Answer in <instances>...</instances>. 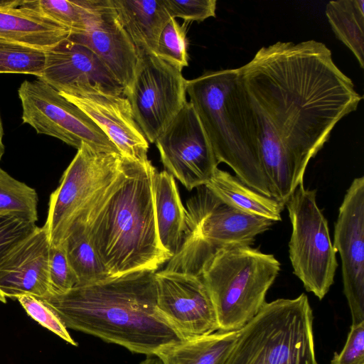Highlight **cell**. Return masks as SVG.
<instances>
[{
    "label": "cell",
    "mask_w": 364,
    "mask_h": 364,
    "mask_svg": "<svg viewBox=\"0 0 364 364\" xmlns=\"http://www.w3.org/2000/svg\"><path fill=\"white\" fill-rule=\"evenodd\" d=\"M256 127L272 197L283 203L303 183L309 161L363 99L323 43L278 41L237 68Z\"/></svg>",
    "instance_id": "obj_1"
},
{
    "label": "cell",
    "mask_w": 364,
    "mask_h": 364,
    "mask_svg": "<svg viewBox=\"0 0 364 364\" xmlns=\"http://www.w3.org/2000/svg\"><path fill=\"white\" fill-rule=\"evenodd\" d=\"M41 299L67 328L133 353L156 355L185 341L157 309L155 271L132 272Z\"/></svg>",
    "instance_id": "obj_2"
},
{
    "label": "cell",
    "mask_w": 364,
    "mask_h": 364,
    "mask_svg": "<svg viewBox=\"0 0 364 364\" xmlns=\"http://www.w3.org/2000/svg\"><path fill=\"white\" fill-rule=\"evenodd\" d=\"M155 170L149 160L122 156L119 175L77 225L84 226L110 277L156 272L171 258L157 232L152 188Z\"/></svg>",
    "instance_id": "obj_3"
},
{
    "label": "cell",
    "mask_w": 364,
    "mask_h": 364,
    "mask_svg": "<svg viewBox=\"0 0 364 364\" xmlns=\"http://www.w3.org/2000/svg\"><path fill=\"white\" fill-rule=\"evenodd\" d=\"M186 94L218 164H226L247 186L272 197L261 166L252 111L238 69L207 71L186 80Z\"/></svg>",
    "instance_id": "obj_4"
},
{
    "label": "cell",
    "mask_w": 364,
    "mask_h": 364,
    "mask_svg": "<svg viewBox=\"0 0 364 364\" xmlns=\"http://www.w3.org/2000/svg\"><path fill=\"white\" fill-rule=\"evenodd\" d=\"M280 262L251 245L216 250L203 263L200 276L213 301L218 331H236L263 307Z\"/></svg>",
    "instance_id": "obj_5"
},
{
    "label": "cell",
    "mask_w": 364,
    "mask_h": 364,
    "mask_svg": "<svg viewBox=\"0 0 364 364\" xmlns=\"http://www.w3.org/2000/svg\"><path fill=\"white\" fill-rule=\"evenodd\" d=\"M313 320L305 294L266 302L239 330L224 364H318Z\"/></svg>",
    "instance_id": "obj_6"
},
{
    "label": "cell",
    "mask_w": 364,
    "mask_h": 364,
    "mask_svg": "<svg viewBox=\"0 0 364 364\" xmlns=\"http://www.w3.org/2000/svg\"><path fill=\"white\" fill-rule=\"evenodd\" d=\"M122 156L83 143L50 194L45 225L51 246L62 245L119 175Z\"/></svg>",
    "instance_id": "obj_7"
},
{
    "label": "cell",
    "mask_w": 364,
    "mask_h": 364,
    "mask_svg": "<svg viewBox=\"0 0 364 364\" xmlns=\"http://www.w3.org/2000/svg\"><path fill=\"white\" fill-rule=\"evenodd\" d=\"M285 205L292 227L289 253L293 272L307 291L321 300L333 284L338 262L316 191L301 183Z\"/></svg>",
    "instance_id": "obj_8"
},
{
    "label": "cell",
    "mask_w": 364,
    "mask_h": 364,
    "mask_svg": "<svg viewBox=\"0 0 364 364\" xmlns=\"http://www.w3.org/2000/svg\"><path fill=\"white\" fill-rule=\"evenodd\" d=\"M18 93L23 122L38 134L57 138L77 149L85 143L101 152L120 154L91 118L43 80H25Z\"/></svg>",
    "instance_id": "obj_9"
},
{
    "label": "cell",
    "mask_w": 364,
    "mask_h": 364,
    "mask_svg": "<svg viewBox=\"0 0 364 364\" xmlns=\"http://www.w3.org/2000/svg\"><path fill=\"white\" fill-rule=\"evenodd\" d=\"M186 80L181 70L154 53L138 50L132 82L124 96L149 143H155L186 103Z\"/></svg>",
    "instance_id": "obj_10"
},
{
    "label": "cell",
    "mask_w": 364,
    "mask_h": 364,
    "mask_svg": "<svg viewBox=\"0 0 364 364\" xmlns=\"http://www.w3.org/2000/svg\"><path fill=\"white\" fill-rule=\"evenodd\" d=\"M155 143L164 166L188 191L206 185L218 168L210 143L190 102Z\"/></svg>",
    "instance_id": "obj_11"
},
{
    "label": "cell",
    "mask_w": 364,
    "mask_h": 364,
    "mask_svg": "<svg viewBox=\"0 0 364 364\" xmlns=\"http://www.w3.org/2000/svg\"><path fill=\"white\" fill-rule=\"evenodd\" d=\"M197 188L187 201L183 241L200 240L215 250L230 245H251L257 235L274 223L225 203L205 186Z\"/></svg>",
    "instance_id": "obj_12"
},
{
    "label": "cell",
    "mask_w": 364,
    "mask_h": 364,
    "mask_svg": "<svg viewBox=\"0 0 364 364\" xmlns=\"http://www.w3.org/2000/svg\"><path fill=\"white\" fill-rule=\"evenodd\" d=\"M156 305L184 340L219 330L216 312L200 276L163 269L156 272Z\"/></svg>",
    "instance_id": "obj_13"
},
{
    "label": "cell",
    "mask_w": 364,
    "mask_h": 364,
    "mask_svg": "<svg viewBox=\"0 0 364 364\" xmlns=\"http://www.w3.org/2000/svg\"><path fill=\"white\" fill-rule=\"evenodd\" d=\"M333 246L342 262L352 324L364 321V177L354 178L339 207Z\"/></svg>",
    "instance_id": "obj_14"
},
{
    "label": "cell",
    "mask_w": 364,
    "mask_h": 364,
    "mask_svg": "<svg viewBox=\"0 0 364 364\" xmlns=\"http://www.w3.org/2000/svg\"><path fill=\"white\" fill-rule=\"evenodd\" d=\"M60 95L91 118L122 156L140 162L149 160V142L134 118L127 97L95 87Z\"/></svg>",
    "instance_id": "obj_15"
},
{
    "label": "cell",
    "mask_w": 364,
    "mask_h": 364,
    "mask_svg": "<svg viewBox=\"0 0 364 364\" xmlns=\"http://www.w3.org/2000/svg\"><path fill=\"white\" fill-rule=\"evenodd\" d=\"M39 78L60 94L95 87L123 95L124 89L99 58L89 48L69 38L46 50V63Z\"/></svg>",
    "instance_id": "obj_16"
},
{
    "label": "cell",
    "mask_w": 364,
    "mask_h": 364,
    "mask_svg": "<svg viewBox=\"0 0 364 364\" xmlns=\"http://www.w3.org/2000/svg\"><path fill=\"white\" fill-rule=\"evenodd\" d=\"M69 39L92 50L123 87H130L138 50L120 23L111 0L102 3L86 29L71 33Z\"/></svg>",
    "instance_id": "obj_17"
},
{
    "label": "cell",
    "mask_w": 364,
    "mask_h": 364,
    "mask_svg": "<svg viewBox=\"0 0 364 364\" xmlns=\"http://www.w3.org/2000/svg\"><path fill=\"white\" fill-rule=\"evenodd\" d=\"M50 244L44 226L36 228L0 262V293L17 299L23 295L43 299L51 294Z\"/></svg>",
    "instance_id": "obj_18"
},
{
    "label": "cell",
    "mask_w": 364,
    "mask_h": 364,
    "mask_svg": "<svg viewBox=\"0 0 364 364\" xmlns=\"http://www.w3.org/2000/svg\"><path fill=\"white\" fill-rule=\"evenodd\" d=\"M21 3L0 1V38L45 50L69 38V29L22 7Z\"/></svg>",
    "instance_id": "obj_19"
},
{
    "label": "cell",
    "mask_w": 364,
    "mask_h": 364,
    "mask_svg": "<svg viewBox=\"0 0 364 364\" xmlns=\"http://www.w3.org/2000/svg\"><path fill=\"white\" fill-rule=\"evenodd\" d=\"M157 232L162 247L172 257L178 252L186 229V208L173 176L167 171L152 176Z\"/></svg>",
    "instance_id": "obj_20"
},
{
    "label": "cell",
    "mask_w": 364,
    "mask_h": 364,
    "mask_svg": "<svg viewBox=\"0 0 364 364\" xmlns=\"http://www.w3.org/2000/svg\"><path fill=\"white\" fill-rule=\"evenodd\" d=\"M117 18L137 50L154 53L171 17L164 0H111Z\"/></svg>",
    "instance_id": "obj_21"
},
{
    "label": "cell",
    "mask_w": 364,
    "mask_h": 364,
    "mask_svg": "<svg viewBox=\"0 0 364 364\" xmlns=\"http://www.w3.org/2000/svg\"><path fill=\"white\" fill-rule=\"evenodd\" d=\"M205 186L223 202L241 211L273 222L282 219L283 203L255 191L228 171L218 168Z\"/></svg>",
    "instance_id": "obj_22"
},
{
    "label": "cell",
    "mask_w": 364,
    "mask_h": 364,
    "mask_svg": "<svg viewBox=\"0 0 364 364\" xmlns=\"http://www.w3.org/2000/svg\"><path fill=\"white\" fill-rule=\"evenodd\" d=\"M238 331H217L185 340L156 355L164 364H224L236 342Z\"/></svg>",
    "instance_id": "obj_23"
},
{
    "label": "cell",
    "mask_w": 364,
    "mask_h": 364,
    "mask_svg": "<svg viewBox=\"0 0 364 364\" xmlns=\"http://www.w3.org/2000/svg\"><path fill=\"white\" fill-rule=\"evenodd\" d=\"M325 13L335 36L364 68V1H331Z\"/></svg>",
    "instance_id": "obj_24"
},
{
    "label": "cell",
    "mask_w": 364,
    "mask_h": 364,
    "mask_svg": "<svg viewBox=\"0 0 364 364\" xmlns=\"http://www.w3.org/2000/svg\"><path fill=\"white\" fill-rule=\"evenodd\" d=\"M102 0L21 1V6L50 19L71 31H84L95 16Z\"/></svg>",
    "instance_id": "obj_25"
},
{
    "label": "cell",
    "mask_w": 364,
    "mask_h": 364,
    "mask_svg": "<svg viewBox=\"0 0 364 364\" xmlns=\"http://www.w3.org/2000/svg\"><path fill=\"white\" fill-rule=\"evenodd\" d=\"M63 245L77 278V286L97 283L110 277L82 225H77Z\"/></svg>",
    "instance_id": "obj_26"
},
{
    "label": "cell",
    "mask_w": 364,
    "mask_h": 364,
    "mask_svg": "<svg viewBox=\"0 0 364 364\" xmlns=\"http://www.w3.org/2000/svg\"><path fill=\"white\" fill-rule=\"evenodd\" d=\"M37 205L36 190L0 167V215H12L36 223Z\"/></svg>",
    "instance_id": "obj_27"
},
{
    "label": "cell",
    "mask_w": 364,
    "mask_h": 364,
    "mask_svg": "<svg viewBox=\"0 0 364 364\" xmlns=\"http://www.w3.org/2000/svg\"><path fill=\"white\" fill-rule=\"evenodd\" d=\"M46 63V50L0 38V73H18L39 77Z\"/></svg>",
    "instance_id": "obj_28"
},
{
    "label": "cell",
    "mask_w": 364,
    "mask_h": 364,
    "mask_svg": "<svg viewBox=\"0 0 364 364\" xmlns=\"http://www.w3.org/2000/svg\"><path fill=\"white\" fill-rule=\"evenodd\" d=\"M186 28L171 18L161 31L154 54L169 65L182 71L188 65Z\"/></svg>",
    "instance_id": "obj_29"
},
{
    "label": "cell",
    "mask_w": 364,
    "mask_h": 364,
    "mask_svg": "<svg viewBox=\"0 0 364 364\" xmlns=\"http://www.w3.org/2000/svg\"><path fill=\"white\" fill-rule=\"evenodd\" d=\"M17 300L33 319L65 342L75 346H77L60 316L44 301L32 295L21 296Z\"/></svg>",
    "instance_id": "obj_30"
},
{
    "label": "cell",
    "mask_w": 364,
    "mask_h": 364,
    "mask_svg": "<svg viewBox=\"0 0 364 364\" xmlns=\"http://www.w3.org/2000/svg\"><path fill=\"white\" fill-rule=\"evenodd\" d=\"M49 281L51 294H63L77 284L64 245L51 246L49 251Z\"/></svg>",
    "instance_id": "obj_31"
},
{
    "label": "cell",
    "mask_w": 364,
    "mask_h": 364,
    "mask_svg": "<svg viewBox=\"0 0 364 364\" xmlns=\"http://www.w3.org/2000/svg\"><path fill=\"white\" fill-rule=\"evenodd\" d=\"M36 223L12 215H0V262L36 228ZM0 301L6 303L0 293Z\"/></svg>",
    "instance_id": "obj_32"
},
{
    "label": "cell",
    "mask_w": 364,
    "mask_h": 364,
    "mask_svg": "<svg viewBox=\"0 0 364 364\" xmlns=\"http://www.w3.org/2000/svg\"><path fill=\"white\" fill-rule=\"evenodd\" d=\"M164 3L171 18L201 22L215 16L216 0H164Z\"/></svg>",
    "instance_id": "obj_33"
},
{
    "label": "cell",
    "mask_w": 364,
    "mask_h": 364,
    "mask_svg": "<svg viewBox=\"0 0 364 364\" xmlns=\"http://www.w3.org/2000/svg\"><path fill=\"white\" fill-rule=\"evenodd\" d=\"M330 364H364V321L352 324L345 346Z\"/></svg>",
    "instance_id": "obj_34"
},
{
    "label": "cell",
    "mask_w": 364,
    "mask_h": 364,
    "mask_svg": "<svg viewBox=\"0 0 364 364\" xmlns=\"http://www.w3.org/2000/svg\"><path fill=\"white\" fill-rule=\"evenodd\" d=\"M140 364H164V363L157 355H147L146 359Z\"/></svg>",
    "instance_id": "obj_35"
},
{
    "label": "cell",
    "mask_w": 364,
    "mask_h": 364,
    "mask_svg": "<svg viewBox=\"0 0 364 364\" xmlns=\"http://www.w3.org/2000/svg\"><path fill=\"white\" fill-rule=\"evenodd\" d=\"M4 130L0 115V161L4 154L5 147L3 143Z\"/></svg>",
    "instance_id": "obj_36"
}]
</instances>
